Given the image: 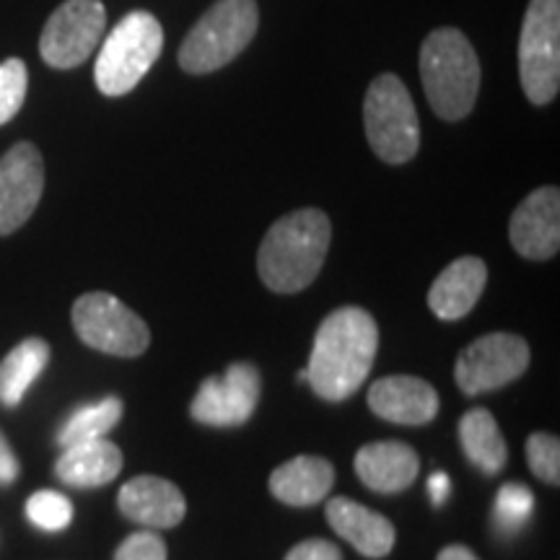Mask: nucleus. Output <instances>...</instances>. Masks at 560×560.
<instances>
[{"label":"nucleus","mask_w":560,"mask_h":560,"mask_svg":"<svg viewBox=\"0 0 560 560\" xmlns=\"http://www.w3.org/2000/svg\"><path fill=\"white\" fill-rule=\"evenodd\" d=\"M257 24L260 13L255 0H215L182 42V70L202 75L229 66L255 39Z\"/></svg>","instance_id":"nucleus-4"},{"label":"nucleus","mask_w":560,"mask_h":560,"mask_svg":"<svg viewBox=\"0 0 560 560\" xmlns=\"http://www.w3.org/2000/svg\"><path fill=\"white\" fill-rule=\"evenodd\" d=\"M514 249L527 260H550L560 249V190L540 187L520 202L509 223Z\"/></svg>","instance_id":"nucleus-13"},{"label":"nucleus","mask_w":560,"mask_h":560,"mask_svg":"<svg viewBox=\"0 0 560 560\" xmlns=\"http://www.w3.org/2000/svg\"><path fill=\"white\" fill-rule=\"evenodd\" d=\"M19 478V459L13 454L9 439L0 433V486H11Z\"/></svg>","instance_id":"nucleus-30"},{"label":"nucleus","mask_w":560,"mask_h":560,"mask_svg":"<svg viewBox=\"0 0 560 560\" xmlns=\"http://www.w3.org/2000/svg\"><path fill=\"white\" fill-rule=\"evenodd\" d=\"M380 350V327L366 310L342 306L319 325L306 382L322 400L342 402L361 389Z\"/></svg>","instance_id":"nucleus-1"},{"label":"nucleus","mask_w":560,"mask_h":560,"mask_svg":"<svg viewBox=\"0 0 560 560\" xmlns=\"http://www.w3.org/2000/svg\"><path fill=\"white\" fill-rule=\"evenodd\" d=\"M529 369L527 340L514 332H490L459 353L454 380L465 395H482L520 380Z\"/></svg>","instance_id":"nucleus-10"},{"label":"nucleus","mask_w":560,"mask_h":560,"mask_svg":"<svg viewBox=\"0 0 560 560\" xmlns=\"http://www.w3.org/2000/svg\"><path fill=\"white\" fill-rule=\"evenodd\" d=\"M26 89H30L26 62L19 58L0 62V125L11 122L19 115L21 104L26 100Z\"/></svg>","instance_id":"nucleus-26"},{"label":"nucleus","mask_w":560,"mask_h":560,"mask_svg":"<svg viewBox=\"0 0 560 560\" xmlns=\"http://www.w3.org/2000/svg\"><path fill=\"white\" fill-rule=\"evenodd\" d=\"M335 486V467L322 457H293L272 470L270 493L289 506H314Z\"/></svg>","instance_id":"nucleus-20"},{"label":"nucleus","mask_w":560,"mask_h":560,"mask_svg":"<svg viewBox=\"0 0 560 560\" xmlns=\"http://www.w3.org/2000/svg\"><path fill=\"white\" fill-rule=\"evenodd\" d=\"M488 283V268L480 257H459L439 272L429 291V306L439 319L467 317Z\"/></svg>","instance_id":"nucleus-18"},{"label":"nucleus","mask_w":560,"mask_h":560,"mask_svg":"<svg viewBox=\"0 0 560 560\" xmlns=\"http://www.w3.org/2000/svg\"><path fill=\"white\" fill-rule=\"evenodd\" d=\"M107 30L102 0H66L47 19L39 37V55L50 68H79L94 55Z\"/></svg>","instance_id":"nucleus-9"},{"label":"nucleus","mask_w":560,"mask_h":560,"mask_svg":"<svg viewBox=\"0 0 560 560\" xmlns=\"http://www.w3.org/2000/svg\"><path fill=\"white\" fill-rule=\"evenodd\" d=\"M436 560H480V558L475 556L470 548H465V545H450V548L439 552Z\"/></svg>","instance_id":"nucleus-32"},{"label":"nucleus","mask_w":560,"mask_h":560,"mask_svg":"<svg viewBox=\"0 0 560 560\" xmlns=\"http://www.w3.org/2000/svg\"><path fill=\"white\" fill-rule=\"evenodd\" d=\"M115 560H166V542L151 529L136 532L117 548Z\"/></svg>","instance_id":"nucleus-28"},{"label":"nucleus","mask_w":560,"mask_h":560,"mask_svg":"<svg viewBox=\"0 0 560 560\" xmlns=\"http://www.w3.org/2000/svg\"><path fill=\"white\" fill-rule=\"evenodd\" d=\"M122 452L107 439L79 441L60 454L55 475L73 488H102L120 475Z\"/></svg>","instance_id":"nucleus-19"},{"label":"nucleus","mask_w":560,"mask_h":560,"mask_svg":"<svg viewBox=\"0 0 560 560\" xmlns=\"http://www.w3.org/2000/svg\"><path fill=\"white\" fill-rule=\"evenodd\" d=\"M529 470L542 482L558 486L560 482V441L552 433H532L527 439Z\"/></svg>","instance_id":"nucleus-27"},{"label":"nucleus","mask_w":560,"mask_h":560,"mask_svg":"<svg viewBox=\"0 0 560 560\" xmlns=\"http://www.w3.org/2000/svg\"><path fill=\"white\" fill-rule=\"evenodd\" d=\"M459 441L467 459L486 475H499L509 459L506 439L495 423L493 412L486 408L467 410L459 420Z\"/></svg>","instance_id":"nucleus-21"},{"label":"nucleus","mask_w":560,"mask_h":560,"mask_svg":"<svg viewBox=\"0 0 560 560\" xmlns=\"http://www.w3.org/2000/svg\"><path fill=\"white\" fill-rule=\"evenodd\" d=\"M450 490H452V480L446 472H433L429 478V495L433 501V506H441L446 499H450Z\"/></svg>","instance_id":"nucleus-31"},{"label":"nucleus","mask_w":560,"mask_h":560,"mask_svg":"<svg viewBox=\"0 0 560 560\" xmlns=\"http://www.w3.org/2000/svg\"><path fill=\"white\" fill-rule=\"evenodd\" d=\"M285 560H342V552L330 540H304L293 545Z\"/></svg>","instance_id":"nucleus-29"},{"label":"nucleus","mask_w":560,"mask_h":560,"mask_svg":"<svg viewBox=\"0 0 560 560\" xmlns=\"http://www.w3.org/2000/svg\"><path fill=\"white\" fill-rule=\"evenodd\" d=\"M50 363V346L42 338H26L0 361V402L16 408L42 371Z\"/></svg>","instance_id":"nucleus-22"},{"label":"nucleus","mask_w":560,"mask_h":560,"mask_svg":"<svg viewBox=\"0 0 560 560\" xmlns=\"http://www.w3.org/2000/svg\"><path fill=\"white\" fill-rule=\"evenodd\" d=\"M420 472V459L402 441H371L355 454V475L374 493H400Z\"/></svg>","instance_id":"nucleus-16"},{"label":"nucleus","mask_w":560,"mask_h":560,"mask_svg":"<svg viewBox=\"0 0 560 560\" xmlns=\"http://www.w3.org/2000/svg\"><path fill=\"white\" fill-rule=\"evenodd\" d=\"M439 395L418 376H384L369 387V408L374 416L400 425H425L436 418Z\"/></svg>","instance_id":"nucleus-15"},{"label":"nucleus","mask_w":560,"mask_h":560,"mask_svg":"<svg viewBox=\"0 0 560 560\" xmlns=\"http://www.w3.org/2000/svg\"><path fill=\"white\" fill-rule=\"evenodd\" d=\"M117 506L130 522L149 529H172L187 514L182 490L156 475H138L125 482L117 495Z\"/></svg>","instance_id":"nucleus-14"},{"label":"nucleus","mask_w":560,"mask_h":560,"mask_svg":"<svg viewBox=\"0 0 560 560\" xmlns=\"http://www.w3.org/2000/svg\"><path fill=\"white\" fill-rule=\"evenodd\" d=\"M26 516L34 527L45 532H60L73 522V503L58 490H37L30 501H26Z\"/></svg>","instance_id":"nucleus-25"},{"label":"nucleus","mask_w":560,"mask_h":560,"mask_svg":"<svg viewBox=\"0 0 560 560\" xmlns=\"http://www.w3.org/2000/svg\"><path fill=\"white\" fill-rule=\"evenodd\" d=\"M327 522L342 540L353 545L361 556L384 558L395 548L397 532L387 516L376 514L353 499H332L327 503Z\"/></svg>","instance_id":"nucleus-17"},{"label":"nucleus","mask_w":560,"mask_h":560,"mask_svg":"<svg viewBox=\"0 0 560 560\" xmlns=\"http://www.w3.org/2000/svg\"><path fill=\"white\" fill-rule=\"evenodd\" d=\"M363 125L371 149L387 164H408L420 149L416 104L395 73L371 81L363 100Z\"/></svg>","instance_id":"nucleus-6"},{"label":"nucleus","mask_w":560,"mask_h":560,"mask_svg":"<svg viewBox=\"0 0 560 560\" xmlns=\"http://www.w3.org/2000/svg\"><path fill=\"white\" fill-rule=\"evenodd\" d=\"M420 79L441 120L470 115L480 91V60L465 34L452 26L431 32L420 47Z\"/></svg>","instance_id":"nucleus-3"},{"label":"nucleus","mask_w":560,"mask_h":560,"mask_svg":"<svg viewBox=\"0 0 560 560\" xmlns=\"http://www.w3.org/2000/svg\"><path fill=\"white\" fill-rule=\"evenodd\" d=\"M70 319L79 338L102 353L136 359L151 346L149 325L112 293H83L73 304Z\"/></svg>","instance_id":"nucleus-8"},{"label":"nucleus","mask_w":560,"mask_h":560,"mask_svg":"<svg viewBox=\"0 0 560 560\" xmlns=\"http://www.w3.org/2000/svg\"><path fill=\"white\" fill-rule=\"evenodd\" d=\"M45 192V161L37 145L16 143L0 156V236L24 226Z\"/></svg>","instance_id":"nucleus-12"},{"label":"nucleus","mask_w":560,"mask_h":560,"mask_svg":"<svg viewBox=\"0 0 560 560\" xmlns=\"http://www.w3.org/2000/svg\"><path fill=\"white\" fill-rule=\"evenodd\" d=\"M122 418V400L120 397H104L100 402L83 405L70 416L62 429L58 431V444L66 450L70 444L91 439H104L107 433L120 423Z\"/></svg>","instance_id":"nucleus-23"},{"label":"nucleus","mask_w":560,"mask_h":560,"mask_svg":"<svg viewBox=\"0 0 560 560\" xmlns=\"http://www.w3.org/2000/svg\"><path fill=\"white\" fill-rule=\"evenodd\" d=\"M520 79L527 100L550 104L560 89V0H529L520 37Z\"/></svg>","instance_id":"nucleus-7"},{"label":"nucleus","mask_w":560,"mask_h":560,"mask_svg":"<svg viewBox=\"0 0 560 560\" xmlns=\"http://www.w3.org/2000/svg\"><path fill=\"white\" fill-rule=\"evenodd\" d=\"M330 219L301 208L270 226L257 252V272L276 293H299L314 283L330 249Z\"/></svg>","instance_id":"nucleus-2"},{"label":"nucleus","mask_w":560,"mask_h":560,"mask_svg":"<svg viewBox=\"0 0 560 560\" xmlns=\"http://www.w3.org/2000/svg\"><path fill=\"white\" fill-rule=\"evenodd\" d=\"M535 511V493L524 482L511 480L499 490L493 506V524L503 537H514L516 532L527 527Z\"/></svg>","instance_id":"nucleus-24"},{"label":"nucleus","mask_w":560,"mask_h":560,"mask_svg":"<svg viewBox=\"0 0 560 560\" xmlns=\"http://www.w3.org/2000/svg\"><path fill=\"white\" fill-rule=\"evenodd\" d=\"M164 47V30L149 11H132L117 21L102 42L94 81L104 96H125L143 81Z\"/></svg>","instance_id":"nucleus-5"},{"label":"nucleus","mask_w":560,"mask_h":560,"mask_svg":"<svg viewBox=\"0 0 560 560\" xmlns=\"http://www.w3.org/2000/svg\"><path fill=\"white\" fill-rule=\"evenodd\" d=\"M260 371L252 363H231L223 376H208L190 405V416L202 425L231 429L244 425L260 402Z\"/></svg>","instance_id":"nucleus-11"}]
</instances>
